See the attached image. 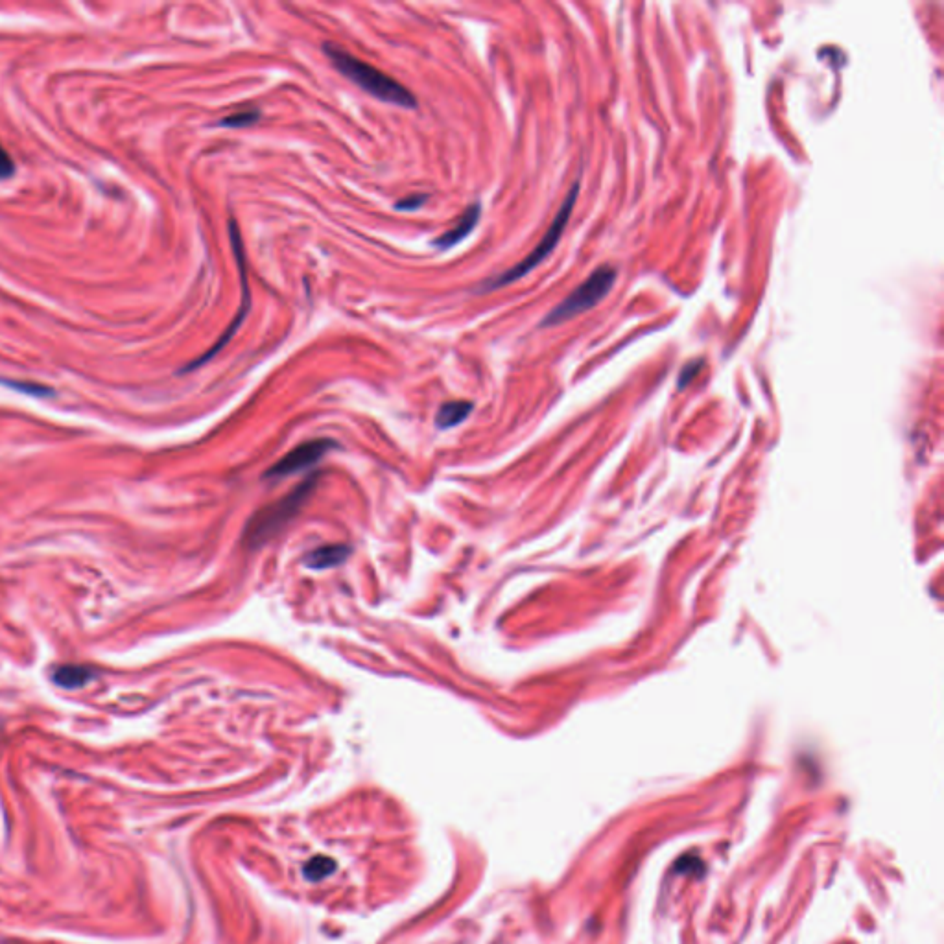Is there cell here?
Listing matches in <instances>:
<instances>
[{
  "label": "cell",
  "instance_id": "1",
  "mask_svg": "<svg viewBox=\"0 0 944 944\" xmlns=\"http://www.w3.org/2000/svg\"><path fill=\"white\" fill-rule=\"evenodd\" d=\"M323 52L331 61L332 67L340 72L343 78L353 82L367 95L391 106L417 109V98L412 91L404 87L401 82H397L395 78L388 76L386 72L369 65L364 59L356 58L351 52L343 50L331 41L323 43Z\"/></svg>",
  "mask_w": 944,
  "mask_h": 944
},
{
  "label": "cell",
  "instance_id": "2",
  "mask_svg": "<svg viewBox=\"0 0 944 944\" xmlns=\"http://www.w3.org/2000/svg\"><path fill=\"white\" fill-rule=\"evenodd\" d=\"M579 194V181H576L572 185V189L568 190L567 198L563 201L561 209L555 214L554 222L548 227V231L544 233L541 242L533 248L530 255L524 260H520L519 264H515L513 268H509L508 272L500 273L496 277H489L487 281L480 284L476 288L478 294H487V292H495V290H500L504 286H509V284L517 283L522 277H526L528 273L533 272L543 260L548 259L552 255V251L557 248V244L561 242V236L565 233L567 229L568 220L570 216L574 213V207H576V200H578Z\"/></svg>",
  "mask_w": 944,
  "mask_h": 944
},
{
  "label": "cell",
  "instance_id": "3",
  "mask_svg": "<svg viewBox=\"0 0 944 944\" xmlns=\"http://www.w3.org/2000/svg\"><path fill=\"white\" fill-rule=\"evenodd\" d=\"M318 480L312 476L308 478L305 484L295 487L290 495L284 496L281 500L273 502L270 506L257 511L253 519L249 520L246 531H244V543L248 548H260L273 539L279 531L286 528L288 522L295 519V515L301 511L303 504L307 502L312 489L316 487Z\"/></svg>",
  "mask_w": 944,
  "mask_h": 944
},
{
  "label": "cell",
  "instance_id": "4",
  "mask_svg": "<svg viewBox=\"0 0 944 944\" xmlns=\"http://www.w3.org/2000/svg\"><path fill=\"white\" fill-rule=\"evenodd\" d=\"M227 231H229V242H231V249H233V255H235L236 270H238V277H240V307H238V312H236L233 321L227 325L224 334L216 340L213 347H211L209 351H205L201 356H198L194 362H190L189 366L183 367L181 373L200 369V367L205 366L207 362H211L214 356L220 353L225 345L235 338L236 332L240 331V327L244 325V321L248 318L249 310H251L248 253H246V244H244V238H242V233H240V227L236 224V220L233 216L229 218Z\"/></svg>",
  "mask_w": 944,
  "mask_h": 944
},
{
  "label": "cell",
  "instance_id": "5",
  "mask_svg": "<svg viewBox=\"0 0 944 944\" xmlns=\"http://www.w3.org/2000/svg\"><path fill=\"white\" fill-rule=\"evenodd\" d=\"M616 277H618V272L613 266L603 264L600 268H596L585 283L579 284L578 288L568 295L567 299H563L541 321V327L543 329L557 327V325L565 323L568 319L576 318L579 314L596 307L600 301L605 299V295L613 290Z\"/></svg>",
  "mask_w": 944,
  "mask_h": 944
},
{
  "label": "cell",
  "instance_id": "6",
  "mask_svg": "<svg viewBox=\"0 0 944 944\" xmlns=\"http://www.w3.org/2000/svg\"><path fill=\"white\" fill-rule=\"evenodd\" d=\"M334 447L332 439H312L307 441L294 450H290L286 456L277 461L270 471L266 472L268 478H284L295 472L305 471L308 467L316 465L325 458V454Z\"/></svg>",
  "mask_w": 944,
  "mask_h": 944
},
{
  "label": "cell",
  "instance_id": "7",
  "mask_svg": "<svg viewBox=\"0 0 944 944\" xmlns=\"http://www.w3.org/2000/svg\"><path fill=\"white\" fill-rule=\"evenodd\" d=\"M480 218H482V203L474 201L472 205H469V209L461 214L458 222L450 227L449 231L437 236L436 240L432 242V246L439 249V251H449V249L456 248L478 227Z\"/></svg>",
  "mask_w": 944,
  "mask_h": 944
},
{
  "label": "cell",
  "instance_id": "8",
  "mask_svg": "<svg viewBox=\"0 0 944 944\" xmlns=\"http://www.w3.org/2000/svg\"><path fill=\"white\" fill-rule=\"evenodd\" d=\"M349 554H351V548L347 544H325V546H319L316 550L308 552L303 563L310 570H327V568H336L343 565Z\"/></svg>",
  "mask_w": 944,
  "mask_h": 944
},
{
  "label": "cell",
  "instance_id": "9",
  "mask_svg": "<svg viewBox=\"0 0 944 944\" xmlns=\"http://www.w3.org/2000/svg\"><path fill=\"white\" fill-rule=\"evenodd\" d=\"M54 683L61 688H82L95 679V672L82 664H63L54 670Z\"/></svg>",
  "mask_w": 944,
  "mask_h": 944
},
{
  "label": "cell",
  "instance_id": "10",
  "mask_svg": "<svg viewBox=\"0 0 944 944\" xmlns=\"http://www.w3.org/2000/svg\"><path fill=\"white\" fill-rule=\"evenodd\" d=\"M472 410H474V404L471 401H450L441 404L436 415L437 428L449 430V428L461 425L471 415Z\"/></svg>",
  "mask_w": 944,
  "mask_h": 944
},
{
  "label": "cell",
  "instance_id": "11",
  "mask_svg": "<svg viewBox=\"0 0 944 944\" xmlns=\"http://www.w3.org/2000/svg\"><path fill=\"white\" fill-rule=\"evenodd\" d=\"M260 117H262V111L259 107H246V109H240V111H235V113L222 118L218 122V126L220 128H231V130H242V128H249V126L257 124Z\"/></svg>",
  "mask_w": 944,
  "mask_h": 944
},
{
  "label": "cell",
  "instance_id": "12",
  "mask_svg": "<svg viewBox=\"0 0 944 944\" xmlns=\"http://www.w3.org/2000/svg\"><path fill=\"white\" fill-rule=\"evenodd\" d=\"M0 384L6 386V388L19 391V393L34 395V397H50V395H54V390H50L47 386L36 384V382H21V380H6V378H2Z\"/></svg>",
  "mask_w": 944,
  "mask_h": 944
},
{
  "label": "cell",
  "instance_id": "13",
  "mask_svg": "<svg viewBox=\"0 0 944 944\" xmlns=\"http://www.w3.org/2000/svg\"><path fill=\"white\" fill-rule=\"evenodd\" d=\"M334 867H336V865H334L332 860L318 856V858H314V860H310V862L307 863L305 876H307L308 880H312V882L323 880L325 876L334 873Z\"/></svg>",
  "mask_w": 944,
  "mask_h": 944
},
{
  "label": "cell",
  "instance_id": "14",
  "mask_svg": "<svg viewBox=\"0 0 944 944\" xmlns=\"http://www.w3.org/2000/svg\"><path fill=\"white\" fill-rule=\"evenodd\" d=\"M430 198H432V196H430L428 192H417V194H410V196H406V198H402V200L395 201L393 207H395V211H399V213H402V211L412 213V211H417V209L425 207L426 203L430 201Z\"/></svg>",
  "mask_w": 944,
  "mask_h": 944
},
{
  "label": "cell",
  "instance_id": "15",
  "mask_svg": "<svg viewBox=\"0 0 944 944\" xmlns=\"http://www.w3.org/2000/svg\"><path fill=\"white\" fill-rule=\"evenodd\" d=\"M15 174V165L10 154L0 144V179H10Z\"/></svg>",
  "mask_w": 944,
  "mask_h": 944
}]
</instances>
